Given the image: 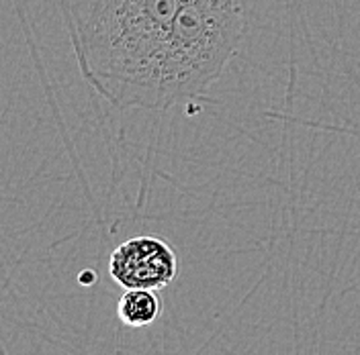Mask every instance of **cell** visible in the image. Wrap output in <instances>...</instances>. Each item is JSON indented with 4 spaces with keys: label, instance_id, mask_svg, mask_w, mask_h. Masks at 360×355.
<instances>
[{
    "label": "cell",
    "instance_id": "obj_1",
    "mask_svg": "<svg viewBox=\"0 0 360 355\" xmlns=\"http://www.w3.org/2000/svg\"><path fill=\"white\" fill-rule=\"evenodd\" d=\"M184 0H58L90 88L121 111H154L160 64Z\"/></svg>",
    "mask_w": 360,
    "mask_h": 355
},
{
    "label": "cell",
    "instance_id": "obj_2",
    "mask_svg": "<svg viewBox=\"0 0 360 355\" xmlns=\"http://www.w3.org/2000/svg\"><path fill=\"white\" fill-rule=\"evenodd\" d=\"M246 29L244 0H184L158 72L154 111L211 88L238 53Z\"/></svg>",
    "mask_w": 360,
    "mask_h": 355
},
{
    "label": "cell",
    "instance_id": "obj_3",
    "mask_svg": "<svg viewBox=\"0 0 360 355\" xmlns=\"http://www.w3.org/2000/svg\"><path fill=\"white\" fill-rule=\"evenodd\" d=\"M109 274L125 290H162L176 278L179 257L156 235H137L112 251Z\"/></svg>",
    "mask_w": 360,
    "mask_h": 355
},
{
    "label": "cell",
    "instance_id": "obj_4",
    "mask_svg": "<svg viewBox=\"0 0 360 355\" xmlns=\"http://www.w3.org/2000/svg\"><path fill=\"white\" fill-rule=\"evenodd\" d=\"M160 314V298L156 290H125L117 304L119 321L129 329L152 325Z\"/></svg>",
    "mask_w": 360,
    "mask_h": 355
}]
</instances>
